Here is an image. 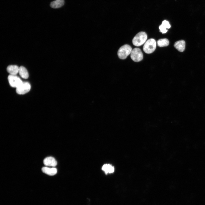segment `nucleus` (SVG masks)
<instances>
[{"mask_svg": "<svg viewBox=\"0 0 205 205\" xmlns=\"http://www.w3.org/2000/svg\"><path fill=\"white\" fill-rule=\"evenodd\" d=\"M147 35L144 32H140L137 34L134 37L132 41L133 45L136 46H140L146 42Z\"/></svg>", "mask_w": 205, "mask_h": 205, "instance_id": "nucleus-1", "label": "nucleus"}, {"mask_svg": "<svg viewBox=\"0 0 205 205\" xmlns=\"http://www.w3.org/2000/svg\"><path fill=\"white\" fill-rule=\"evenodd\" d=\"M156 45V42L155 40L153 39H150L144 44L143 47V50L147 54L152 53L155 50Z\"/></svg>", "mask_w": 205, "mask_h": 205, "instance_id": "nucleus-2", "label": "nucleus"}, {"mask_svg": "<svg viewBox=\"0 0 205 205\" xmlns=\"http://www.w3.org/2000/svg\"><path fill=\"white\" fill-rule=\"evenodd\" d=\"M132 50V48L130 46L128 45H125L119 49L117 53L118 55L121 59H125L131 54Z\"/></svg>", "mask_w": 205, "mask_h": 205, "instance_id": "nucleus-3", "label": "nucleus"}, {"mask_svg": "<svg viewBox=\"0 0 205 205\" xmlns=\"http://www.w3.org/2000/svg\"><path fill=\"white\" fill-rule=\"evenodd\" d=\"M131 57L134 61L138 62L143 59V54L140 49L135 48L132 50L131 53Z\"/></svg>", "mask_w": 205, "mask_h": 205, "instance_id": "nucleus-4", "label": "nucleus"}, {"mask_svg": "<svg viewBox=\"0 0 205 205\" xmlns=\"http://www.w3.org/2000/svg\"><path fill=\"white\" fill-rule=\"evenodd\" d=\"M8 80L11 86L16 88L23 83L21 79L16 75H9L8 77Z\"/></svg>", "mask_w": 205, "mask_h": 205, "instance_id": "nucleus-5", "label": "nucleus"}, {"mask_svg": "<svg viewBox=\"0 0 205 205\" xmlns=\"http://www.w3.org/2000/svg\"><path fill=\"white\" fill-rule=\"evenodd\" d=\"M31 86L28 82H24L16 88V93L20 95H24L28 92L30 90Z\"/></svg>", "mask_w": 205, "mask_h": 205, "instance_id": "nucleus-6", "label": "nucleus"}, {"mask_svg": "<svg viewBox=\"0 0 205 205\" xmlns=\"http://www.w3.org/2000/svg\"><path fill=\"white\" fill-rule=\"evenodd\" d=\"M44 165L46 166L54 167L57 165V162L55 159L52 157H48L44 161Z\"/></svg>", "mask_w": 205, "mask_h": 205, "instance_id": "nucleus-7", "label": "nucleus"}, {"mask_svg": "<svg viewBox=\"0 0 205 205\" xmlns=\"http://www.w3.org/2000/svg\"><path fill=\"white\" fill-rule=\"evenodd\" d=\"M174 47L179 51L182 52L185 49V43L184 41L181 40L175 43Z\"/></svg>", "mask_w": 205, "mask_h": 205, "instance_id": "nucleus-8", "label": "nucleus"}, {"mask_svg": "<svg viewBox=\"0 0 205 205\" xmlns=\"http://www.w3.org/2000/svg\"><path fill=\"white\" fill-rule=\"evenodd\" d=\"M171 28V25L169 22L166 20L163 21L161 25L159 27V29L160 30V32L163 34L166 33L168 30L167 29H169Z\"/></svg>", "mask_w": 205, "mask_h": 205, "instance_id": "nucleus-9", "label": "nucleus"}, {"mask_svg": "<svg viewBox=\"0 0 205 205\" xmlns=\"http://www.w3.org/2000/svg\"><path fill=\"white\" fill-rule=\"evenodd\" d=\"M42 170L44 173L51 176L55 175L57 173V169L55 167H44L42 168Z\"/></svg>", "mask_w": 205, "mask_h": 205, "instance_id": "nucleus-10", "label": "nucleus"}, {"mask_svg": "<svg viewBox=\"0 0 205 205\" xmlns=\"http://www.w3.org/2000/svg\"><path fill=\"white\" fill-rule=\"evenodd\" d=\"M19 68L16 65H11L9 66L7 69V72L10 75H16L19 73Z\"/></svg>", "mask_w": 205, "mask_h": 205, "instance_id": "nucleus-11", "label": "nucleus"}, {"mask_svg": "<svg viewBox=\"0 0 205 205\" xmlns=\"http://www.w3.org/2000/svg\"><path fill=\"white\" fill-rule=\"evenodd\" d=\"M65 4L64 0H56L52 2L50 4L51 7L54 9H59L63 7Z\"/></svg>", "mask_w": 205, "mask_h": 205, "instance_id": "nucleus-12", "label": "nucleus"}, {"mask_svg": "<svg viewBox=\"0 0 205 205\" xmlns=\"http://www.w3.org/2000/svg\"><path fill=\"white\" fill-rule=\"evenodd\" d=\"M19 73L21 77L24 79H27L29 77L28 73L24 67L22 66L19 68Z\"/></svg>", "mask_w": 205, "mask_h": 205, "instance_id": "nucleus-13", "label": "nucleus"}, {"mask_svg": "<svg viewBox=\"0 0 205 205\" xmlns=\"http://www.w3.org/2000/svg\"><path fill=\"white\" fill-rule=\"evenodd\" d=\"M102 169L106 174L108 173H113L115 170L114 167L109 164L104 165L102 167Z\"/></svg>", "mask_w": 205, "mask_h": 205, "instance_id": "nucleus-14", "label": "nucleus"}, {"mask_svg": "<svg viewBox=\"0 0 205 205\" xmlns=\"http://www.w3.org/2000/svg\"><path fill=\"white\" fill-rule=\"evenodd\" d=\"M158 45L160 47L168 46L169 44V42L167 39H163L158 40L157 42Z\"/></svg>", "mask_w": 205, "mask_h": 205, "instance_id": "nucleus-15", "label": "nucleus"}]
</instances>
